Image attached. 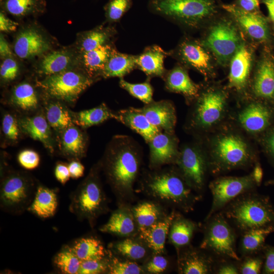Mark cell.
Returning a JSON list of instances; mask_svg holds the SVG:
<instances>
[{"mask_svg": "<svg viewBox=\"0 0 274 274\" xmlns=\"http://www.w3.org/2000/svg\"><path fill=\"white\" fill-rule=\"evenodd\" d=\"M99 230L120 237L135 236L139 233V228L135 220L131 205H121L114 211L108 222Z\"/></svg>", "mask_w": 274, "mask_h": 274, "instance_id": "21", "label": "cell"}, {"mask_svg": "<svg viewBox=\"0 0 274 274\" xmlns=\"http://www.w3.org/2000/svg\"><path fill=\"white\" fill-rule=\"evenodd\" d=\"M261 3L265 5L268 13V18L274 28V0H261Z\"/></svg>", "mask_w": 274, "mask_h": 274, "instance_id": "61", "label": "cell"}, {"mask_svg": "<svg viewBox=\"0 0 274 274\" xmlns=\"http://www.w3.org/2000/svg\"><path fill=\"white\" fill-rule=\"evenodd\" d=\"M84 71L72 69L46 77L37 85L52 98L71 103L95 81Z\"/></svg>", "mask_w": 274, "mask_h": 274, "instance_id": "10", "label": "cell"}, {"mask_svg": "<svg viewBox=\"0 0 274 274\" xmlns=\"http://www.w3.org/2000/svg\"><path fill=\"white\" fill-rule=\"evenodd\" d=\"M131 209L139 231L158 222L169 213L165 207L150 199L140 201L133 206L131 205Z\"/></svg>", "mask_w": 274, "mask_h": 274, "instance_id": "32", "label": "cell"}, {"mask_svg": "<svg viewBox=\"0 0 274 274\" xmlns=\"http://www.w3.org/2000/svg\"><path fill=\"white\" fill-rule=\"evenodd\" d=\"M75 54L68 50L50 52L40 60L37 72L46 77L72 69L76 62Z\"/></svg>", "mask_w": 274, "mask_h": 274, "instance_id": "29", "label": "cell"}, {"mask_svg": "<svg viewBox=\"0 0 274 274\" xmlns=\"http://www.w3.org/2000/svg\"><path fill=\"white\" fill-rule=\"evenodd\" d=\"M114 119L139 134L147 143L161 131L149 122L140 108L121 110L115 113Z\"/></svg>", "mask_w": 274, "mask_h": 274, "instance_id": "27", "label": "cell"}, {"mask_svg": "<svg viewBox=\"0 0 274 274\" xmlns=\"http://www.w3.org/2000/svg\"><path fill=\"white\" fill-rule=\"evenodd\" d=\"M175 165L194 191L198 194L203 191L207 165L203 155L197 148L184 146L179 151Z\"/></svg>", "mask_w": 274, "mask_h": 274, "instance_id": "16", "label": "cell"}, {"mask_svg": "<svg viewBox=\"0 0 274 274\" xmlns=\"http://www.w3.org/2000/svg\"><path fill=\"white\" fill-rule=\"evenodd\" d=\"M270 112L259 102L250 104L238 115V121L247 131L257 133L263 130L269 124Z\"/></svg>", "mask_w": 274, "mask_h": 274, "instance_id": "31", "label": "cell"}, {"mask_svg": "<svg viewBox=\"0 0 274 274\" xmlns=\"http://www.w3.org/2000/svg\"><path fill=\"white\" fill-rule=\"evenodd\" d=\"M117 33V30L113 26H97L79 35L77 43V47L80 52L83 53L101 46L114 43Z\"/></svg>", "mask_w": 274, "mask_h": 274, "instance_id": "33", "label": "cell"}, {"mask_svg": "<svg viewBox=\"0 0 274 274\" xmlns=\"http://www.w3.org/2000/svg\"><path fill=\"white\" fill-rule=\"evenodd\" d=\"M200 248L214 256L240 261L236 250L234 228L223 214L217 212L205 220Z\"/></svg>", "mask_w": 274, "mask_h": 274, "instance_id": "7", "label": "cell"}, {"mask_svg": "<svg viewBox=\"0 0 274 274\" xmlns=\"http://www.w3.org/2000/svg\"><path fill=\"white\" fill-rule=\"evenodd\" d=\"M18 23L8 18L3 12L0 13V30L4 32L15 31Z\"/></svg>", "mask_w": 274, "mask_h": 274, "instance_id": "57", "label": "cell"}, {"mask_svg": "<svg viewBox=\"0 0 274 274\" xmlns=\"http://www.w3.org/2000/svg\"><path fill=\"white\" fill-rule=\"evenodd\" d=\"M11 101L16 107L26 111L34 110L39 104L35 89L27 82L21 83L15 86L11 94Z\"/></svg>", "mask_w": 274, "mask_h": 274, "instance_id": "41", "label": "cell"}, {"mask_svg": "<svg viewBox=\"0 0 274 274\" xmlns=\"http://www.w3.org/2000/svg\"><path fill=\"white\" fill-rule=\"evenodd\" d=\"M51 47L49 40L39 29L29 26L20 30L14 43V51L19 58L29 59L45 54Z\"/></svg>", "mask_w": 274, "mask_h": 274, "instance_id": "18", "label": "cell"}, {"mask_svg": "<svg viewBox=\"0 0 274 274\" xmlns=\"http://www.w3.org/2000/svg\"><path fill=\"white\" fill-rule=\"evenodd\" d=\"M0 55L1 58L3 59L9 57H14V54L9 44L2 34L0 37Z\"/></svg>", "mask_w": 274, "mask_h": 274, "instance_id": "60", "label": "cell"}, {"mask_svg": "<svg viewBox=\"0 0 274 274\" xmlns=\"http://www.w3.org/2000/svg\"><path fill=\"white\" fill-rule=\"evenodd\" d=\"M162 79L167 91L181 94L187 98L195 99L201 89L190 78L188 69L178 62L172 68L166 70Z\"/></svg>", "mask_w": 274, "mask_h": 274, "instance_id": "22", "label": "cell"}, {"mask_svg": "<svg viewBox=\"0 0 274 274\" xmlns=\"http://www.w3.org/2000/svg\"><path fill=\"white\" fill-rule=\"evenodd\" d=\"M132 0H110L105 6L106 20L110 23L119 22L129 10Z\"/></svg>", "mask_w": 274, "mask_h": 274, "instance_id": "48", "label": "cell"}, {"mask_svg": "<svg viewBox=\"0 0 274 274\" xmlns=\"http://www.w3.org/2000/svg\"><path fill=\"white\" fill-rule=\"evenodd\" d=\"M19 164L26 169H33L38 166L40 163V156L35 151L25 150L21 151L18 156Z\"/></svg>", "mask_w": 274, "mask_h": 274, "instance_id": "53", "label": "cell"}, {"mask_svg": "<svg viewBox=\"0 0 274 274\" xmlns=\"http://www.w3.org/2000/svg\"><path fill=\"white\" fill-rule=\"evenodd\" d=\"M3 5L6 11L19 17L27 16L42 11L44 0H4Z\"/></svg>", "mask_w": 274, "mask_h": 274, "instance_id": "44", "label": "cell"}, {"mask_svg": "<svg viewBox=\"0 0 274 274\" xmlns=\"http://www.w3.org/2000/svg\"><path fill=\"white\" fill-rule=\"evenodd\" d=\"M46 117L49 125L57 131L62 132L74 125L72 114L58 101L52 102L47 105Z\"/></svg>", "mask_w": 274, "mask_h": 274, "instance_id": "42", "label": "cell"}, {"mask_svg": "<svg viewBox=\"0 0 274 274\" xmlns=\"http://www.w3.org/2000/svg\"><path fill=\"white\" fill-rule=\"evenodd\" d=\"M252 175L255 183L259 186L261 183L263 176L262 168L259 164L255 166Z\"/></svg>", "mask_w": 274, "mask_h": 274, "instance_id": "62", "label": "cell"}, {"mask_svg": "<svg viewBox=\"0 0 274 274\" xmlns=\"http://www.w3.org/2000/svg\"><path fill=\"white\" fill-rule=\"evenodd\" d=\"M268 147L272 154L274 156V132L269 138Z\"/></svg>", "mask_w": 274, "mask_h": 274, "instance_id": "63", "label": "cell"}, {"mask_svg": "<svg viewBox=\"0 0 274 274\" xmlns=\"http://www.w3.org/2000/svg\"><path fill=\"white\" fill-rule=\"evenodd\" d=\"M71 246L81 261L101 260L111 254L110 250L107 249L101 240L95 236L80 237Z\"/></svg>", "mask_w": 274, "mask_h": 274, "instance_id": "36", "label": "cell"}, {"mask_svg": "<svg viewBox=\"0 0 274 274\" xmlns=\"http://www.w3.org/2000/svg\"><path fill=\"white\" fill-rule=\"evenodd\" d=\"M86 138L78 127L72 125L62 132L61 144L63 154L74 158L82 157L86 146Z\"/></svg>", "mask_w": 274, "mask_h": 274, "instance_id": "38", "label": "cell"}, {"mask_svg": "<svg viewBox=\"0 0 274 274\" xmlns=\"http://www.w3.org/2000/svg\"><path fill=\"white\" fill-rule=\"evenodd\" d=\"M232 3L247 12L253 13L261 12L260 8L261 0H235Z\"/></svg>", "mask_w": 274, "mask_h": 274, "instance_id": "54", "label": "cell"}, {"mask_svg": "<svg viewBox=\"0 0 274 274\" xmlns=\"http://www.w3.org/2000/svg\"><path fill=\"white\" fill-rule=\"evenodd\" d=\"M19 129L15 118L9 113L5 114L2 120V130L5 136L11 141H16L19 137Z\"/></svg>", "mask_w": 274, "mask_h": 274, "instance_id": "51", "label": "cell"}, {"mask_svg": "<svg viewBox=\"0 0 274 274\" xmlns=\"http://www.w3.org/2000/svg\"><path fill=\"white\" fill-rule=\"evenodd\" d=\"M252 255L244 257V259L238 266L239 273L258 274L260 272L263 263L262 259Z\"/></svg>", "mask_w": 274, "mask_h": 274, "instance_id": "52", "label": "cell"}, {"mask_svg": "<svg viewBox=\"0 0 274 274\" xmlns=\"http://www.w3.org/2000/svg\"><path fill=\"white\" fill-rule=\"evenodd\" d=\"M142 265L145 273L162 274L170 270L172 263L166 253H153Z\"/></svg>", "mask_w": 274, "mask_h": 274, "instance_id": "47", "label": "cell"}, {"mask_svg": "<svg viewBox=\"0 0 274 274\" xmlns=\"http://www.w3.org/2000/svg\"><path fill=\"white\" fill-rule=\"evenodd\" d=\"M176 211L173 210L161 220L148 227L139 230V236L146 243L153 253H166L165 242Z\"/></svg>", "mask_w": 274, "mask_h": 274, "instance_id": "26", "label": "cell"}, {"mask_svg": "<svg viewBox=\"0 0 274 274\" xmlns=\"http://www.w3.org/2000/svg\"><path fill=\"white\" fill-rule=\"evenodd\" d=\"M256 183L252 175L243 177H225L212 181L209 188L213 200L211 210L205 220L222 210L231 201L252 191Z\"/></svg>", "mask_w": 274, "mask_h": 274, "instance_id": "13", "label": "cell"}, {"mask_svg": "<svg viewBox=\"0 0 274 274\" xmlns=\"http://www.w3.org/2000/svg\"><path fill=\"white\" fill-rule=\"evenodd\" d=\"M115 48L112 43L81 53L80 62L83 71L95 80L102 77L106 64Z\"/></svg>", "mask_w": 274, "mask_h": 274, "instance_id": "28", "label": "cell"}, {"mask_svg": "<svg viewBox=\"0 0 274 274\" xmlns=\"http://www.w3.org/2000/svg\"><path fill=\"white\" fill-rule=\"evenodd\" d=\"M273 232L274 227H269L253 229L242 233L239 247L242 256L254 255L263 249L266 237Z\"/></svg>", "mask_w": 274, "mask_h": 274, "instance_id": "39", "label": "cell"}, {"mask_svg": "<svg viewBox=\"0 0 274 274\" xmlns=\"http://www.w3.org/2000/svg\"><path fill=\"white\" fill-rule=\"evenodd\" d=\"M178 270L181 274H208L215 267L214 256L190 245L177 249Z\"/></svg>", "mask_w": 274, "mask_h": 274, "instance_id": "19", "label": "cell"}, {"mask_svg": "<svg viewBox=\"0 0 274 274\" xmlns=\"http://www.w3.org/2000/svg\"><path fill=\"white\" fill-rule=\"evenodd\" d=\"M58 207L56 191L43 186L37 187L33 199L27 211L42 219L53 217Z\"/></svg>", "mask_w": 274, "mask_h": 274, "instance_id": "35", "label": "cell"}, {"mask_svg": "<svg viewBox=\"0 0 274 274\" xmlns=\"http://www.w3.org/2000/svg\"><path fill=\"white\" fill-rule=\"evenodd\" d=\"M201 43L211 52L218 66L228 67L245 37L233 18L223 11L199 32Z\"/></svg>", "mask_w": 274, "mask_h": 274, "instance_id": "5", "label": "cell"}, {"mask_svg": "<svg viewBox=\"0 0 274 274\" xmlns=\"http://www.w3.org/2000/svg\"><path fill=\"white\" fill-rule=\"evenodd\" d=\"M54 174L56 179L62 185L65 184L71 177L68 165L61 163L56 165Z\"/></svg>", "mask_w": 274, "mask_h": 274, "instance_id": "56", "label": "cell"}, {"mask_svg": "<svg viewBox=\"0 0 274 274\" xmlns=\"http://www.w3.org/2000/svg\"><path fill=\"white\" fill-rule=\"evenodd\" d=\"M99 162L70 195V211L80 220H86L91 228L97 219L109 211L108 199L102 186Z\"/></svg>", "mask_w": 274, "mask_h": 274, "instance_id": "6", "label": "cell"}, {"mask_svg": "<svg viewBox=\"0 0 274 274\" xmlns=\"http://www.w3.org/2000/svg\"><path fill=\"white\" fill-rule=\"evenodd\" d=\"M251 156L247 145L238 136L227 134L216 142L214 152L216 170H228L245 165Z\"/></svg>", "mask_w": 274, "mask_h": 274, "instance_id": "15", "label": "cell"}, {"mask_svg": "<svg viewBox=\"0 0 274 274\" xmlns=\"http://www.w3.org/2000/svg\"><path fill=\"white\" fill-rule=\"evenodd\" d=\"M81 262L70 245L64 246L53 259L55 267L64 274H79Z\"/></svg>", "mask_w": 274, "mask_h": 274, "instance_id": "43", "label": "cell"}, {"mask_svg": "<svg viewBox=\"0 0 274 274\" xmlns=\"http://www.w3.org/2000/svg\"><path fill=\"white\" fill-rule=\"evenodd\" d=\"M140 191L165 207L188 213L201 198L176 167H162L144 172Z\"/></svg>", "mask_w": 274, "mask_h": 274, "instance_id": "2", "label": "cell"}, {"mask_svg": "<svg viewBox=\"0 0 274 274\" xmlns=\"http://www.w3.org/2000/svg\"><path fill=\"white\" fill-rule=\"evenodd\" d=\"M136 58V55L121 53L116 48L106 64L102 77L106 79L112 77L123 78L137 69Z\"/></svg>", "mask_w": 274, "mask_h": 274, "instance_id": "37", "label": "cell"}, {"mask_svg": "<svg viewBox=\"0 0 274 274\" xmlns=\"http://www.w3.org/2000/svg\"><path fill=\"white\" fill-rule=\"evenodd\" d=\"M140 109L152 125L162 131L174 133L176 115L174 106L170 100H153Z\"/></svg>", "mask_w": 274, "mask_h": 274, "instance_id": "23", "label": "cell"}, {"mask_svg": "<svg viewBox=\"0 0 274 274\" xmlns=\"http://www.w3.org/2000/svg\"><path fill=\"white\" fill-rule=\"evenodd\" d=\"M265 263L263 272L264 273H274V247H264Z\"/></svg>", "mask_w": 274, "mask_h": 274, "instance_id": "55", "label": "cell"}, {"mask_svg": "<svg viewBox=\"0 0 274 274\" xmlns=\"http://www.w3.org/2000/svg\"><path fill=\"white\" fill-rule=\"evenodd\" d=\"M108 273L144 274L145 272L141 264L119 257L111 252Z\"/></svg>", "mask_w": 274, "mask_h": 274, "instance_id": "45", "label": "cell"}, {"mask_svg": "<svg viewBox=\"0 0 274 274\" xmlns=\"http://www.w3.org/2000/svg\"><path fill=\"white\" fill-rule=\"evenodd\" d=\"M149 164L150 169L161 168L165 165H174L179 151L178 142L173 133L160 131L149 142Z\"/></svg>", "mask_w": 274, "mask_h": 274, "instance_id": "20", "label": "cell"}, {"mask_svg": "<svg viewBox=\"0 0 274 274\" xmlns=\"http://www.w3.org/2000/svg\"><path fill=\"white\" fill-rule=\"evenodd\" d=\"M252 90L258 97L274 100V53L263 47L257 56L253 72Z\"/></svg>", "mask_w": 274, "mask_h": 274, "instance_id": "17", "label": "cell"}, {"mask_svg": "<svg viewBox=\"0 0 274 274\" xmlns=\"http://www.w3.org/2000/svg\"><path fill=\"white\" fill-rule=\"evenodd\" d=\"M70 177L73 179H78L83 176L85 168L84 165L77 160L72 161L68 165Z\"/></svg>", "mask_w": 274, "mask_h": 274, "instance_id": "58", "label": "cell"}, {"mask_svg": "<svg viewBox=\"0 0 274 274\" xmlns=\"http://www.w3.org/2000/svg\"><path fill=\"white\" fill-rule=\"evenodd\" d=\"M177 62L202 75L207 80L215 76L217 62L198 38L185 33L177 46L168 51Z\"/></svg>", "mask_w": 274, "mask_h": 274, "instance_id": "8", "label": "cell"}, {"mask_svg": "<svg viewBox=\"0 0 274 274\" xmlns=\"http://www.w3.org/2000/svg\"><path fill=\"white\" fill-rule=\"evenodd\" d=\"M227 94L223 89L209 87L200 89L194 110L192 123L197 127L206 128L216 123L221 118L225 108Z\"/></svg>", "mask_w": 274, "mask_h": 274, "instance_id": "12", "label": "cell"}, {"mask_svg": "<svg viewBox=\"0 0 274 274\" xmlns=\"http://www.w3.org/2000/svg\"><path fill=\"white\" fill-rule=\"evenodd\" d=\"M20 129L32 139L41 142L51 153L54 151L50 125L43 115L22 118L18 121Z\"/></svg>", "mask_w": 274, "mask_h": 274, "instance_id": "30", "label": "cell"}, {"mask_svg": "<svg viewBox=\"0 0 274 274\" xmlns=\"http://www.w3.org/2000/svg\"><path fill=\"white\" fill-rule=\"evenodd\" d=\"M221 211L241 233L256 228L274 227V207L267 196L246 192Z\"/></svg>", "mask_w": 274, "mask_h": 274, "instance_id": "4", "label": "cell"}, {"mask_svg": "<svg viewBox=\"0 0 274 274\" xmlns=\"http://www.w3.org/2000/svg\"><path fill=\"white\" fill-rule=\"evenodd\" d=\"M19 72V66L13 57L3 59L1 64L0 75L1 79L5 82L14 80Z\"/></svg>", "mask_w": 274, "mask_h": 274, "instance_id": "50", "label": "cell"}, {"mask_svg": "<svg viewBox=\"0 0 274 274\" xmlns=\"http://www.w3.org/2000/svg\"><path fill=\"white\" fill-rule=\"evenodd\" d=\"M219 0H150V10L185 33L200 32L223 9Z\"/></svg>", "mask_w": 274, "mask_h": 274, "instance_id": "3", "label": "cell"}, {"mask_svg": "<svg viewBox=\"0 0 274 274\" xmlns=\"http://www.w3.org/2000/svg\"><path fill=\"white\" fill-rule=\"evenodd\" d=\"M108 248L117 256L141 264L153 254L152 250L138 234L113 242L109 244Z\"/></svg>", "mask_w": 274, "mask_h": 274, "instance_id": "24", "label": "cell"}, {"mask_svg": "<svg viewBox=\"0 0 274 274\" xmlns=\"http://www.w3.org/2000/svg\"><path fill=\"white\" fill-rule=\"evenodd\" d=\"M111 254L101 260L82 261L79 274L108 273Z\"/></svg>", "mask_w": 274, "mask_h": 274, "instance_id": "49", "label": "cell"}, {"mask_svg": "<svg viewBox=\"0 0 274 274\" xmlns=\"http://www.w3.org/2000/svg\"><path fill=\"white\" fill-rule=\"evenodd\" d=\"M150 79L139 83H132L120 78L119 85L131 96L138 98L145 104L153 101V88L150 82Z\"/></svg>", "mask_w": 274, "mask_h": 274, "instance_id": "46", "label": "cell"}, {"mask_svg": "<svg viewBox=\"0 0 274 274\" xmlns=\"http://www.w3.org/2000/svg\"><path fill=\"white\" fill-rule=\"evenodd\" d=\"M222 9L235 20L245 38L258 48L274 47V28L268 17L261 12L245 11L232 3H222Z\"/></svg>", "mask_w": 274, "mask_h": 274, "instance_id": "9", "label": "cell"}, {"mask_svg": "<svg viewBox=\"0 0 274 274\" xmlns=\"http://www.w3.org/2000/svg\"><path fill=\"white\" fill-rule=\"evenodd\" d=\"M258 47L245 38L230 59L228 67V87L235 91H245L255 64Z\"/></svg>", "mask_w": 274, "mask_h": 274, "instance_id": "14", "label": "cell"}, {"mask_svg": "<svg viewBox=\"0 0 274 274\" xmlns=\"http://www.w3.org/2000/svg\"><path fill=\"white\" fill-rule=\"evenodd\" d=\"M99 163L118 206L131 205L135 199L134 187L142 163L141 148L135 141L125 135L113 136Z\"/></svg>", "mask_w": 274, "mask_h": 274, "instance_id": "1", "label": "cell"}, {"mask_svg": "<svg viewBox=\"0 0 274 274\" xmlns=\"http://www.w3.org/2000/svg\"><path fill=\"white\" fill-rule=\"evenodd\" d=\"M167 56H169L168 51H165L160 46L155 44L148 46L136 55V68L144 72L148 79L153 77L162 79L167 70L164 62Z\"/></svg>", "mask_w": 274, "mask_h": 274, "instance_id": "25", "label": "cell"}, {"mask_svg": "<svg viewBox=\"0 0 274 274\" xmlns=\"http://www.w3.org/2000/svg\"><path fill=\"white\" fill-rule=\"evenodd\" d=\"M198 227L196 223L176 211L169 229L168 242L177 250L189 245Z\"/></svg>", "mask_w": 274, "mask_h": 274, "instance_id": "34", "label": "cell"}, {"mask_svg": "<svg viewBox=\"0 0 274 274\" xmlns=\"http://www.w3.org/2000/svg\"><path fill=\"white\" fill-rule=\"evenodd\" d=\"M74 123L86 128L98 125L110 118H114L113 113L104 103L99 106L72 114Z\"/></svg>", "mask_w": 274, "mask_h": 274, "instance_id": "40", "label": "cell"}, {"mask_svg": "<svg viewBox=\"0 0 274 274\" xmlns=\"http://www.w3.org/2000/svg\"><path fill=\"white\" fill-rule=\"evenodd\" d=\"M216 273L219 274H238L239 273L238 266L231 262H222L216 268Z\"/></svg>", "mask_w": 274, "mask_h": 274, "instance_id": "59", "label": "cell"}, {"mask_svg": "<svg viewBox=\"0 0 274 274\" xmlns=\"http://www.w3.org/2000/svg\"><path fill=\"white\" fill-rule=\"evenodd\" d=\"M36 189L32 181L25 174L16 172L8 175L1 186V208L13 214L23 213L32 202Z\"/></svg>", "mask_w": 274, "mask_h": 274, "instance_id": "11", "label": "cell"}]
</instances>
